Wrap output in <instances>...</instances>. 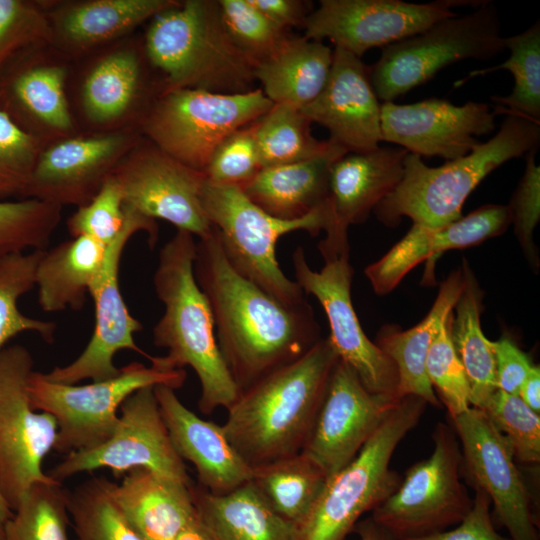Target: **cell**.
<instances>
[{"label": "cell", "mask_w": 540, "mask_h": 540, "mask_svg": "<svg viewBox=\"0 0 540 540\" xmlns=\"http://www.w3.org/2000/svg\"><path fill=\"white\" fill-rule=\"evenodd\" d=\"M311 123L325 127L329 140L347 152H369L380 147L381 103L372 87L368 66L361 58L334 48L325 86L300 108Z\"/></svg>", "instance_id": "cell-22"}, {"label": "cell", "mask_w": 540, "mask_h": 540, "mask_svg": "<svg viewBox=\"0 0 540 540\" xmlns=\"http://www.w3.org/2000/svg\"><path fill=\"white\" fill-rule=\"evenodd\" d=\"M399 400L370 392L338 359L301 453L328 479L358 454Z\"/></svg>", "instance_id": "cell-19"}, {"label": "cell", "mask_w": 540, "mask_h": 540, "mask_svg": "<svg viewBox=\"0 0 540 540\" xmlns=\"http://www.w3.org/2000/svg\"><path fill=\"white\" fill-rule=\"evenodd\" d=\"M432 438L430 456L413 464L397 489L370 516L396 540L448 530L473 506L461 481L462 452L454 429L439 422Z\"/></svg>", "instance_id": "cell-11"}, {"label": "cell", "mask_w": 540, "mask_h": 540, "mask_svg": "<svg viewBox=\"0 0 540 540\" xmlns=\"http://www.w3.org/2000/svg\"><path fill=\"white\" fill-rule=\"evenodd\" d=\"M540 122L506 114L497 133L471 152L439 167L407 153L404 174L395 190L373 210L378 219L394 226L402 217L439 229L462 217V206L477 185L505 162L537 151Z\"/></svg>", "instance_id": "cell-4"}, {"label": "cell", "mask_w": 540, "mask_h": 540, "mask_svg": "<svg viewBox=\"0 0 540 540\" xmlns=\"http://www.w3.org/2000/svg\"><path fill=\"white\" fill-rule=\"evenodd\" d=\"M111 496L144 540H174L197 516L193 485L144 468L110 483Z\"/></svg>", "instance_id": "cell-27"}, {"label": "cell", "mask_w": 540, "mask_h": 540, "mask_svg": "<svg viewBox=\"0 0 540 540\" xmlns=\"http://www.w3.org/2000/svg\"><path fill=\"white\" fill-rule=\"evenodd\" d=\"M139 55L132 49H117L104 55L87 73L81 89L86 117L93 123H114L128 114L143 89Z\"/></svg>", "instance_id": "cell-35"}, {"label": "cell", "mask_w": 540, "mask_h": 540, "mask_svg": "<svg viewBox=\"0 0 540 540\" xmlns=\"http://www.w3.org/2000/svg\"><path fill=\"white\" fill-rule=\"evenodd\" d=\"M44 143L0 110V201L25 199Z\"/></svg>", "instance_id": "cell-45"}, {"label": "cell", "mask_w": 540, "mask_h": 540, "mask_svg": "<svg viewBox=\"0 0 540 540\" xmlns=\"http://www.w3.org/2000/svg\"><path fill=\"white\" fill-rule=\"evenodd\" d=\"M426 405L415 396L395 404L358 454L326 480L309 511L293 525L292 540H345L365 513L397 489L401 477L390 461Z\"/></svg>", "instance_id": "cell-6"}, {"label": "cell", "mask_w": 540, "mask_h": 540, "mask_svg": "<svg viewBox=\"0 0 540 540\" xmlns=\"http://www.w3.org/2000/svg\"><path fill=\"white\" fill-rule=\"evenodd\" d=\"M511 224L507 205L487 204L439 229L413 223L382 258L365 269L376 294L392 291L416 265L450 249L477 245L498 236Z\"/></svg>", "instance_id": "cell-26"}, {"label": "cell", "mask_w": 540, "mask_h": 540, "mask_svg": "<svg viewBox=\"0 0 540 540\" xmlns=\"http://www.w3.org/2000/svg\"><path fill=\"white\" fill-rule=\"evenodd\" d=\"M201 203L235 271L282 303L307 301L300 286L279 266L276 244L281 236L293 231L304 230L316 236L325 230L327 203L302 218L281 220L250 201L239 186L215 183L206 177Z\"/></svg>", "instance_id": "cell-7"}, {"label": "cell", "mask_w": 540, "mask_h": 540, "mask_svg": "<svg viewBox=\"0 0 540 540\" xmlns=\"http://www.w3.org/2000/svg\"><path fill=\"white\" fill-rule=\"evenodd\" d=\"M535 154L536 151H531L525 155L524 174L507 206L516 237L528 259L536 265L538 258L533 232L540 219V167Z\"/></svg>", "instance_id": "cell-50"}, {"label": "cell", "mask_w": 540, "mask_h": 540, "mask_svg": "<svg viewBox=\"0 0 540 540\" xmlns=\"http://www.w3.org/2000/svg\"><path fill=\"white\" fill-rule=\"evenodd\" d=\"M338 359L329 338H321L300 358L240 392L222 427L252 469L302 451Z\"/></svg>", "instance_id": "cell-2"}, {"label": "cell", "mask_w": 540, "mask_h": 540, "mask_svg": "<svg viewBox=\"0 0 540 540\" xmlns=\"http://www.w3.org/2000/svg\"><path fill=\"white\" fill-rule=\"evenodd\" d=\"M12 513L13 511L10 509L0 492V540L2 539L4 526L8 519L11 517Z\"/></svg>", "instance_id": "cell-57"}, {"label": "cell", "mask_w": 540, "mask_h": 540, "mask_svg": "<svg viewBox=\"0 0 540 540\" xmlns=\"http://www.w3.org/2000/svg\"><path fill=\"white\" fill-rule=\"evenodd\" d=\"M332 60L333 50L323 41L290 34L270 56L256 63L254 78L273 104L300 109L322 91Z\"/></svg>", "instance_id": "cell-31"}, {"label": "cell", "mask_w": 540, "mask_h": 540, "mask_svg": "<svg viewBox=\"0 0 540 540\" xmlns=\"http://www.w3.org/2000/svg\"><path fill=\"white\" fill-rule=\"evenodd\" d=\"M348 153L340 146L312 159L261 168L239 186L255 205L281 220H295L323 207L332 164Z\"/></svg>", "instance_id": "cell-29"}, {"label": "cell", "mask_w": 540, "mask_h": 540, "mask_svg": "<svg viewBox=\"0 0 540 540\" xmlns=\"http://www.w3.org/2000/svg\"><path fill=\"white\" fill-rule=\"evenodd\" d=\"M33 363L22 345L0 352V492L12 511L31 486L57 481L42 468L58 426L51 414L31 405L27 384Z\"/></svg>", "instance_id": "cell-12"}, {"label": "cell", "mask_w": 540, "mask_h": 540, "mask_svg": "<svg viewBox=\"0 0 540 540\" xmlns=\"http://www.w3.org/2000/svg\"><path fill=\"white\" fill-rule=\"evenodd\" d=\"M43 250L0 256V352L5 344L24 332L39 334L52 343L56 324L23 314L19 299L35 287L36 269Z\"/></svg>", "instance_id": "cell-40"}, {"label": "cell", "mask_w": 540, "mask_h": 540, "mask_svg": "<svg viewBox=\"0 0 540 540\" xmlns=\"http://www.w3.org/2000/svg\"><path fill=\"white\" fill-rule=\"evenodd\" d=\"M505 49L510 51L507 60L497 66L475 70L468 79L497 71L508 70L514 77V86L506 96H494L492 101L497 114H513L540 122V22H535L520 34L504 37Z\"/></svg>", "instance_id": "cell-38"}, {"label": "cell", "mask_w": 540, "mask_h": 540, "mask_svg": "<svg viewBox=\"0 0 540 540\" xmlns=\"http://www.w3.org/2000/svg\"><path fill=\"white\" fill-rule=\"evenodd\" d=\"M185 379V369L164 370L134 361L111 378L84 385L52 382L33 371L27 389L33 408L56 419L54 450L67 455L107 440L116 428L121 405L139 389L163 385L176 390Z\"/></svg>", "instance_id": "cell-9"}, {"label": "cell", "mask_w": 540, "mask_h": 540, "mask_svg": "<svg viewBox=\"0 0 540 540\" xmlns=\"http://www.w3.org/2000/svg\"><path fill=\"white\" fill-rule=\"evenodd\" d=\"M407 153L400 147H379L369 152H348L332 164L325 243H348V227L364 222L399 185Z\"/></svg>", "instance_id": "cell-24"}, {"label": "cell", "mask_w": 540, "mask_h": 540, "mask_svg": "<svg viewBox=\"0 0 540 540\" xmlns=\"http://www.w3.org/2000/svg\"><path fill=\"white\" fill-rule=\"evenodd\" d=\"M174 0H85L48 13L53 42L72 52L112 41L174 6Z\"/></svg>", "instance_id": "cell-30"}, {"label": "cell", "mask_w": 540, "mask_h": 540, "mask_svg": "<svg viewBox=\"0 0 540 540\" xmlns=\"http://www.w3.org/2000/svg\"><path fill=\"white\" fill-rule=\"evenodd\" d=\"M403 540H507L494 525L491 502L484 491L475 489L473 506L468 515L456 526L432 535Z\"/></svg>", "instance_id": "cell-51"}, {"label": "cell", "mask_w": 540, "mask_h": 540, "mask_svg": "<svg viewBox=\"0 0 540 540\" xmlns=\"http://www.w3.org/2000/svg\"><path fill=\"white\" fill-rule=\"evenodd\" d=\"M68 492L62 483H37L6 522L1 540H70Z\"/></svg>", "instance_id": "cell-39"}, {"label": "cell", "mask_w": 540, "mask_h": 540, "mask_svg": "<svg viewBox=\"0 0 540 540\" xmlns=\"http://www.w3.org/2000/svg\"><path fill=\"white\" fill-rule=\"evenodd\" d=\"M62 207L34 198L0 201V256L45 250Z\"/></svg>", "instance_id": "cell-42"}, {"label": "cell", "mask_w": 540, "mask_h": 540, "mask_svg": "<svg viewBox=\"0 0 540 540\" xmlns=\"http://www.w3.org/2000/svg\"><path fill=\"white\" fill-rule=\"evenodd\" d=\"M255 123L234 131L215 149L204 171L209 181L241 186L262 168Z\"/></svg>", "instance_id": "cell-49"}, {"label": "cell", "mask_w": 540, "mask_h": 540, "mask_svg": "<svg viewBox=\"0 0 540 540\" xmlns=\"http://www.w3.org/2000/svg\"><path fill=\"white\" fill-rule=\"evenodd\" d=\"M466 283L452 313L450 334L469 384V403L481 408L497 390L493 343L484 335L480 314L482 290L467 262Z\"/></svg>", "instance_id": "cell-34"}, {"label": "cell", "mask_w": 540, "mask_h": 540, "mask_svg": "<svg viewBox=\"0 0 540 540\" xmlns=\"http://www.w3.org/2000/svg\"><path fill=\"white\" fill-rule=\"evenodd\" d=\"M503 39L496 6L482 1L472 13L445 18L383 47L378 61L368 67L369 78L377 98L393 102L448 65L494 57L505 49Z\"/></svg>", "instance_id": "cell-10"}, {"label": "cell", "mask_w": 540, "mask_h": 540, "mask_svg": "<svg viewBox=\"0 0 540 540\" xmlns=\"http://www.w3.org/2000/svg\"><path fill=\"white\" fill-rule=\"evenodd\" d=\"M39 49L13 61L0 76V110L44 143L72 136L73 118L65 92L67 69L43 61Z\"/></svg>", "instance_id": "cell-23"}, {"label": "cell", "mask_w": 540, "mask_h": 540, "mask_svg": "<svg viewBox=\"0 0 540 540\" xmlns=\"http://www.w3.org/2000/svg\"><path fill=\"white\" fill-rule=\"evenodd\" d=\"M108 479L90 478L68 492L76 540H144L114 502Z\"/></svg>", "instance_id": "cell-41"}, {"label": "cell", "mask_w": 540, "mask_h": 540, "mask_svg": "<svg viewBox=\"0 0 540 540\" xmlns=\"http://www.w3.org/2000/svg\"><path fill=\"white\" fill-rule=\"evenodd\" d=\"M218 4L232 40L255 65L270 56L290 35L249 0H218Z\"/></svg>", "instance_id": "cell-46"}, {"label": "cell", "mask_w": 540, "mask_h": 540, "mask_svg": "<svg viewBox=\"0 0 540 540\" xmlns=\"http://www.w3.org/2000/svg\"><path fill=\"white\" fill-rule=\"evenodd\" d=\"M107 246L78 236L43 250L36 269L38 302L47 313L81 310L103 264Z\"/></svg>", "instance_id": "cell-32"}, {"label": "cell", "mask_w": 540, "mask_h": 540, "mask_svg": "<svg viewBox=\"0 0 540 540\" xmlns=\"http://www.w3.org/2000/svg\"><path fill=\"white\" fill-rule=\"evenodd\" d=\"M139 140L137 133L123 130L70 136L44 146L26 198L62 208L87 204Z\"/></svg>", "instance_id": "cell-20"}, {"label": "cell", "mask_w": 540, "mask_h": 540, "mask_svg": "<svg viewBox=\"0 0 540 540\" xmlns=\"http://www.w3.org/2000/svg\"><path fill=\"white\" fill-rule=\"evenodd\" d=\"M272 106L260 88L235 94L163 90L144 112L140 127L160 150L204 173L213 152L227 136L256 122Z\"/></svg>", "instance_id": "cell-8"}, {"label": "cell", "mask_w": 540, "mask_h": 540, "mask_svg": "<svg viewBox=\"0 0 540 540\" xmlns=\"http://www.w3.org/2000/svg\"><path fill=\"white\" fill-rule=\"evenodd\" d=\"M129 218L123 193L111 175L97 194L67 220L71 237L88 236L108 246L124 230Z\"/></svg>", "instance_id": "cell-48"}, {"label": "cell", "mask_w": 540, "mask_h": 540, "mask_svg": "<svg viewBox=\"0 0 540 540\" xmlns=\"http://www.w3.org/2000/svg\"><path fill=\"white\" fill-rule=\"evenodd\" d=\"M197 515L213 540H292L293 525L249 481L226 494L193 486Z\"/></svg>", "instance_id": "cell-33"}, {"label": "cell", "mask_w": 540, "mask_h": 540, "mask_svg": "<svg viewBox=\"0 0 540 540\" xmlns=\"http://www.w3.org/2000/svg\"><path fill=\"white\" fill-rule=\"evenodd\" d=\"M506 438L517 461L540 462V417L518 395L496 390L480 408Z\"/></svg>", "instance_id": "cell-44"}, {"label": "cell", "mask_w": 540, "mask_h": 540, "mask_svg": "<svg viewBox=\"0 0 540 540\" xmlns=\"http://www.w3.org/2000/svg\"><path fill=\"white\" fill-rule=\"evenodd\" d=\"M519 398L535 413L540 412V368L533 365L527 377L521 384Z\"/></svg>", "instance_id": "cell-54"}, {"label": "cell", "mask_w": 540, "mask_h": 540, "mask_svg": "<svg viewBox=\"0 0 540 540\" xmlns=\"http://www.w3.org/2000/svg\"><path fill=\"white\" fill-rule=\"evenodd\" d=\"M259 11L276 25L289 30L304 28L309 15L307 4L300 0H249Z\"/></svg>", "instance_id": "cell-53"}, {"label": "cell", "mask_w": 540, "mask_h": 540, "mask_svg": "<svg viewBox=\"0 0 540 540\" xmlns=\"http://www.w3.org/2000/svg\"><path fill=\"white\" fill-rule=\"evenodd\" d=\"M52 42L49 14L41 4L0 0V76L22 54Z\"/></svg>", "instance_id": "cell-43"}, {"label": "cell", "mask_w": 540, "mask_h": 540, "mask_svg": "<svg viewBox=\"0 0 540 540\" xmlns=\"http://www.w3.org/2000/svg\"><path fill=\"white\" fill-rule=\"evenodd\" d=\"M320 271L310 268L304 249L292 254L295 281L321 304L330 326L328 336L337 356L372 393L397 397L398 373L393 361L363 331L351 299L353 268L349 249L322 254Z\"/></svg>", "instance_id": "cell-14"}, {"label": "cell", "mask_w": 540, "mask_h": 540, "mask_svg": "<svg viewBox=\"0 0 540 540\" xmlns=\"http://www.w3.org/2000/svg\"><path fill=\"white\" fill-rule=\"evenodd\" d=\"M144 51L165 76L163 90L235 94L254 89L255 63L229 35L218 1H178L154 16Z\"/></svg>", "instance_id": "cell-5"}, {"label": "cell", "mask_w": 540, "mask_h": 540, "mask_svg": "<svg viewBox=\"0 0 540 540\" xmlns=\"http://www.w3.org/2000/svg\"><path fill=\"white\" fill-rule=\"evenodd\" d=\"M154 392L174 449L195 467L200 487L221 495L251 480L253 469L231 445L222 425L196 415L170 387L155 386Z\"/></svg>", "instance_id": "cell-25"}, {"label": "cell", "mask_w": 540, "mask_h": 540, "mask_svg": "<svg viewBox=\"0 0 540 540\" xmlns=\"http://www.w3.org/2000/svg\"><path fill=\"white\" fill-rule=\"evenodd\" d=\"M174 540H213L198 515Z\"/></svg>", "instance_id": "cell-56"}, {"label": "cell", "mask_w": 540, "mask_h": 540, "mask_svg": "<svg viewBox=\"0 0 540 540\" xmlns=\"http://www.w3.org/2000/svg\"><path fill=\"white\" fill-rule=\"evenodd\" d=\"M127 208L128 222L121 234L107 246L103 264L90 289L89 295L95 307L91 338L71 363L43 373L49 381L76 384L87 379L99 381L111 378L119 372L120 368L115 366L113 360L122 350H131L151 358L135 342L134 335L142 330V324L131 315L124 301L119 285V268L124 249L136 233H147L150 246H154L159 230L156 220Z\"/></svg>", "instance_id": "cell-13"}, {"label": "cell", "mask_w": 540, "mask_h": 540, "mask_svg": "<svg viewBox=\"0 0 540 540\" xmlns=\"http://www.w3.org/2000/svg\"><path fill=\"white\" fill-rule=\"evenodd\" d=\"M311 121L290 104L273 106L255 123V139L262 168L312 159L339 146L311 133Z\"/></svg>", "instance_id": "cell-37"}, {"label": "cell", "mask_w": 540, "mask_h": 540, "mask_svg": "<svg viewBox=\"0 0 540 540\" xmlns=\"http://www.w3.org/2000/svg\"><path fill=\"white\" fill-rule=\"evenodd\" d=\"M462 452V474L489 497L492 516L510 540H539L532 498L506 438L479 408L450 419Z\"/></svg>", "instance_id": "cell-16"}, {"label": "cell", "mask_w": 540, "mask_h": 540, "mask_svg": "<svg viewBox=\"0 0 540 540\" xmlns=\"http://www.w3.org/2000/svg\"><path fill=\"white\" fill-rule=\"evenodd\" d=\"M353 531L357 533L359 540H396L371 517L359 521Z\"/></svg>", "instance_id": "cell-55"}, {"label": "cell", "mask_w": 540, "mask_h": 540, "mask_svg": "<svg viewBox=\"0 0 540 540\" xmlns=\"http://www.w3.org/2000/svg\"><path fill=\"white\" fill-rule=\"evenodd\" d=\"M452 313L438 329L426 359L428 379L445 405L449 419L470 408L468 380L450 334Z\"/></svg>", "instance_id": "cell-47"}, {"label": "cell", "mask_w": 540, "mask_h": 540, "mask_svg": "<svg viewBox=\"0 0 540 540\" xmlns=\"http://www.w3.org/2000/svg\"><path fill=\"white\" fill-rule=\"evenodd\" d=\"M466 283L464 269H457L441 284L428 314L408 330L384 326L377 346L393 361L398 373L397 397L415 396L436 408L442 406L426 373V359L441 324L452 313Z\"/></svg>", "instance_id": "cell-28"}, {"label": "cell", "mask_w": 540, "mask_h": 540, "mask_svg": "<svg viewBox=\"0 0 540 540\" xmlns=\"http://www.w3.org/2000/svg\"><path fill=\"white\" fill-rule=\"evenodd\" d=\"M495 109L483 102L454 105L439 98L381 104L382 139L409 153L446 161L465 156L495 129Z\"/></svg>", "instance_id": "cell-21"}, {"label": "cell", "mask_w": 540, "mask_h": 540, "mask_svg": "<svg viewBox=\"0 0 540 540\" xmlns=\"http://www.w3.org/2000/svg\"><path fill=\"white\" fill-rule=\"evenodd\" d=\"M125 205L153 220L161 219L204 239L213 227L201 203L203 172L189 168L150 141L141 140L112 173Z\"/></svg>", "instance_id": "cell-18"}, {"label": "cell", "mask_w": 540, "mask_h": 540, "mask_svg": "<svg viewBox=\"0 0 540 540\" xmlns=\"http://www.w3.org/2000/svg\"><path fill=\"white\" fill-rule=\"evenodd\" d=\"M195 236L177 230L159 252L153 284L164 313L153 329V342L166 348L165 356L149 361L164 370L191 367L196 373L203 414L228 409L238 398L236 385L220 352L210 305L194 275Z\"/></svg>", "instance_id": "cell-3"}, {"label": "cell", "mask_w": 540, "mask_h": 540, "mask_svg": "<svg viewBox=\"0 0 540 540\" xmlns=\"http://www.w3.org/2000/svg\"><path fill=\"white\" fill-rule=\"evenodd\" d=\"M496 365L497 390L517 395L533 364L513 340L502 336L492 341Z\"/></svg>", "instance_id": "cell-52"}, {"label": "cell", "mask_w": 540, "mask_h": 540, "mask_svg": "<svg viewBox=\"0 0 540 540\" xmlns=\"http://www.w3.org/2000/svg\"><path fill=\"white\" fill-rule=\"evenodd\" d=\"M472 1L321 0L306 18L304 36L361 58L369 49L386 47L457 15L452 8Z\"/></svg>", "instance_id": "cell-17"}, {"label": "cell", "mask_w": 540, "mask_h": 540, "mask_svg": "<svg viewBox=\"0 0 540 540\" xmlns=\"http://www.w3.org/2000/svg\"><path fill=\"white\" fill-rule=\"evenodd\" d=\"M100 468L111 469L115 476L144 468L191 484L184 461L171 442L154 387L141 388L123 402L116 428L107 440L67 454L48 475L62 483Z\"/></svg>", "instance_id": "cell-15"}, {"label": "cell", "mask_w": 540, "mask_h": 540, "mask_svg": "<svg viewBox=\"0 0 540 540\" xmlns=\"http://www.w3.org/2000/svg\"><path fill=\"white\" fill-rule=\"evenodd\" d=\"M327 478L303 453L253 468L250 482L292 525L309 511Z\"/></svg>", "instance_id": "cell-36"}, {"label": "cell", "mask_w": 540, "mask_h": 540, "mask_svg": "<svg viewBox=\"0 0 540 540\" xmlns=\"http://www.w3.org/2000/svg\"><path fill=\"white\" fill-rule=\"evenodd\" d=\"M194 275L240 392L300 358L321 339L310 304L282 303L241 276L228 262L215 228L196 243Z\"/></svg>", "instance_id": "cell-1"}]
</instances>
